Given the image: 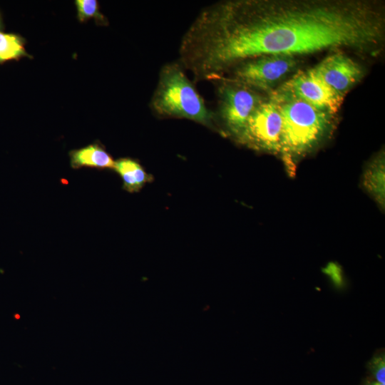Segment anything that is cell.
I'll return each mask as SVG.
<instances>
[{
    "label": "cell",
    "mask_w": 385,
    "mask_h": 385,
    "mask_svg": "<svg viewBox=\"0 0 385 385\" xmlns=\"http://www.w3.org/2000/svg\"><path fill=\"white\" fill-rule=\"evenodd\" d=\"M382 3L371 0H225L204 8L183 35L180 61L195 80L217 81L266 55L380 51Z\"/></svg>",
    "instance_id": "1"
},
{
    "label": "cell",
    "mask_w": 385,
    "mask_h": 385,
    "mask_svg": "<svg viewBox=\"0 0 385 385\" xmlns=\"http://www.w3.org/2000/svg\"><path fill=\"white\" fill-rule=\"evenodd\" d=\"M268 94L281 115L279 154L292 173L296 162L313 151L331 134L335 115L277 89Z\"/></svg>",
    "instance_id": "2"
},
{
    "label": "cell",
    "mask_w": 385,
    "mask_h": 385,
    "mask_svg": "<svg viewBox=\"0 0 385 385\" xmlns=\"http://www.w3.org/2000/svg\"><path fill=\"white\" fill-rule=\"evenodd\" d=\"M151 107L160 115L185 118L207 126H212L215 120V114L178 63H168L161 68Z\"/></svg>",
    "instance_id": "3"
},
{
    "label": "cell",
    "mask_w": 385,
    "mask_h": 385,
    "mask_svg": "<svg viewBox=\"0 0 385 385\" xmlns=\"http://www.w3.org/2000/svg\"><path fill=\"white\" fill-rule=\"evenodd\" d=\"M217 118L227 134L236 139L257 107L267 98L247 85L228 78L217 81Z\"/></svg>",
    "instance_id": "4"
},
{
    "label": "cell",
    "mask_w": 385,
    "mask_h": 385,
    "mask_svg": "<svg viewBox=\"0 0 385 385\" xmlns=\"http://www.w3.org/2000/svg\"><path fill=\"white\" fill-rule=\"evenodd\" d=\"M297 66V58L292 56H262L240 63L221 78L238 81L269 93Z\"/></svg>",
    "instance_id": "5"
},
{
    "label": "cell",
    "mask_w": 385,
    "mask_h": 385,
    "mask_svg": "<svg viewBox=\"0 0 385 385\" xmlns=\"http://www.w3.org/2000/svg\"><path fill=\"white\" fill-rule=\"evenodd\" d=\"M281 133V115L275 103L267 97L235 140L255 150L279 154Z\"/></svg>",
    "instance_id": "6"
},
{
    "label": "cell",
    "mask_w": 385,
    "mask_h": 385,
    "mask_svg": "<svg viewBox=\"0 0 385 385\" xmlns=\"http://www.w3.org/2000/svg\"><path fill=\"white\" fill-rule=\"evenodd\" d=\"M277 90L304 101L315 108L336 115L344 97L334 91L314 68L299 71Z\"/></svg>",
    "instance_id": "7"
},
{
    "label": "cell",
    "mask_w": 385,
    "mask_h": 385,
    "mask_svg": "<svg viewBox=\"0 0 385 385\" xmlns=\"http://www.w3.org/2000/svg\"><path fill=\"white\" fill-rule=\"evenodd\" d=\"M313 68L327 85L343 97L364 76L361 66L342 51L327 56Z\"/></svg>",
    "instance_id": "8"
},
{
    "label": "cell",
    "mask_w": 385,
    "mask_h": 385,
    "mask_svg": "<svg viewBox=\"0 0 385 385\" xmlns=\"http://www.w3.org/2000/svg\"><path fill=\"white\" fill-rule=\"evenodd\" d=\"M71 166L73 169L91 168L113 169L115 161L105 148L98 143L72 150L69 152Z\"/></svg>",
    "instance_id": "9"
},
{
    "label": "cell",
    "mask_w": 385,
    "mask_h": 385,
    "mask_svg": "<svg viewBox=\"0 0 385 385\" xmlns=\"http://www.w3.org/2000/svg\"><path fill=\"white\" fill-rule=\"evenodd\" d=\"M384 183V153L381 152L366 165L362 176V186L382 209L385 203Z\"/></svg>",
    "instance_id": "10"
},
{
    "label": "cell",
    "mask_w": 385,
    "mask_h": 385,
    "mask_svg": "<svg viewBox=\"0 0 385 385\" xmlns=\"http://www.w3.org/2000/svg\"><path fill=\"white\" fill-rule=\"evenodd\" d=\"M113 170L123 180V188L129 192L140 190L143 186L152 180L143 168L133 159L122 158L115 161Z\"/></svg>",
    "instance_id": "11"
},
{
    "label": "cell",
    "mask_w": 385,
    "mask_h": 385,
    "mask_svg": "<svg viewBox=\"0 0 385 385\" xmlns=\"http://www.w3.org/2000/svg\"><path fill=\"white\" fill-rule=\"evenodd\" d=\"M29 56L24 40L15 34L0 32V63Z\"/></svg>",
    "instance_id": "12"
},
{
    "label": "cell",
    "mask_w": 385,
    "mask_h": 385,
    "mask_svg": "<svg viewBox=\"0 0 385 385\" xmlns=\"http://www.w3.org/2000/svg\"><path fill=\"white\" fill-rule=\"evenodd\" d=\"M78 19L83 22L90 19H94L100 24H105L106 18L100 12L98 3L96 0L76 1Z\"/></svg>",
    "instance_id": "13"
},
{
    "label": "cell",
    "mask_w": 385,
    "mask_h": 385,
    "mask_svg": "<svg viewBox=\"0 0 385 385\" xmlns=\"http://www.w3.org/2000/svg\"><path fill=\"white\" fill-rule=\"evenodd\" d=\"M384 356H376L371 362V371L376 381L384 383Z\"/></svg>",
    "instance_id": "14"
},
{
    "label": "cell",
    "mask_w": 385,
    "mask_h": 385,
    "mask_svg": "<svg viewBox=\"0 0 385 385\" xmlns=\"http://www.w3.org/2000/svg\"><path fill=\"white\" fill-rule=\"evenodd\" d=\"M366 385H384V383H381V382H378L375 381L368 383Z\"/></svg>",
    "instance_id": "15"
},
{
    "label": "cell",
    "mask_w": 385,
    "mask_h": 385,
    "mask_svg": "<svg viewBox=\"0 0 385 385\" xmlns=\"http://www.w3.org/2000/svg\"><path fill=\"white\" fill-rule=\"evenodd\" d=\"M0 26H1V21H0Z\"/></svg>",
    "instance_id": "16"
}]
</instances>
